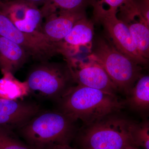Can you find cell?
<instances>
[{
  "instance_id": "6da1fadb",
  "label": "cell",
  "mask_w": 149,
  "mask_h": 149,
  "mask_svg": "<svg viewBox=\"0 0 149 149\" xmlns=\"http://www.w3.org/2000/svg\"><path fill=\"white\" fill-rule=\"evenodd\" d=\"M60 109L72 119L88 125L108 115L119 112L125 100L110 93L77 85L73 86L58 101Z\"/></svg>"
},
{
  "instance_id": "7a4b0ae2",
  "label": "cell",
  "mask_w": 149,
  "mask_h": 149,
  "mask_svg": "<svg viewBox=\"0 0 149 149\" xmlns=\"http://www.w3.org/2000/svg\"><path fill=\"white\" fill-rule=\"evenodd\" d=\"M76 121L59 110L41 111L18 130L32 149H49L69 145L76 136Z\"/></svg>"
},
{
  "instance_id": "3957f363",
  "label": "cell",
  "mask_w": 149,
  "mask_h": 149,
  "mask_svg": "<svg viewBox=\"0 0 149 149\" xmlns=\"http://www.w3.org/2000/svg\"><path fill=\"white\" fill-rule=\"evenodd\" d=\"M136 123L118 112L111 113L84 125L77 135V142L81 149H123L136 147L132 138Z\"/></svg>"
},
{
  "instance_id": "277c9868",
  "label": "cell",
  "mask_w": 149,
  "mask_h": 149,
  "mask_svg": "<svg viewBox=\"0 0 149 149\" xmlns=\"http://www.w3.org/2000/svg\"><path fill=\"white\" fill-rule=\"evenodd\" d=\"M90 55L102 67L118 91L127 96L142 75L141 65L117 50L110 41L99 39Z\"/></svg>"
},
{
  "instance_id": "5b68a950",
  "label": "cell",
  "mask_w": 149,
  "mask_h": 149,
  "mask_svg": "<svg viewBox=\"0 0 149 149\" xmlns=\"http://www.w3.org/2000/svg\"><path fill=\"white\" fill-rule=\"evenodd\" d=\"M29 72L26 80L30 93L58 101L74 83L66 63L40 62Z\"/></svg>"
},
{
  "instance_id": "8992f818",
  "label": "cell",
  "mask_w": 149,
  "mask_h": 149,
  "mask_svg": "<svg viewBox=\"0 0 149 149\" xmlns=\"http://www.w3.org/2000/svg\"><path fill=\"white\" fill-rule=\"evenodd\" d=\"M0 36L13 41L21 46L29 56L42 62L62 54L59 43L48 40L42 33H29L19 29L0 10Z\"/></svg>"
},
{
  "instance_id": "52a82bcc",
  "label": "cell",
  "mask_w": 149,
  "mask_h": 149,
  "mask_svg": "<svg viewBox=\"0 0 149 149\" xmlns=\"http://www.w3.org/2000/svg\"><path fill=\"white\" fill-rule=\"evenodd\" d=\"M93 7L95 19L104 27L114 47L137 64H147L148 60L139 53L128 27L118 17L117 13L97 4Z\"/></svg>"
},
{
  "instance_id": "ba28073f",
  "label": "cell",
  "mask_w": 149,
  "mask_h": 149,
  "mask_svg": "<svg viewBox=\"0 0 149 149\" xmlns=\"http://www.w3.org/2000/svg\"><path fill=\"white\" fill-rule=\"evenodd\" d=\"M65 59L74 83L112 93L118 91L102 67L90 55L84 58Z\"/></svg>"
},
{
  "instance_id": "9c48e42d",
  "label": "cell",
  "mask_w": 149,
  "mask_h": 149,
  "mask_svg": "<svg viewBox=\"0 0 149 149\" xmlns=\"http://www.w3.org/2000/svg\"><path fill=\"white\" fill-rule=\"evenodd\" d=\"M0 10L22 32L29 33L42 32L44 18L38 7L21 2L9 1L1 2Z\"/></svg>"
},
{
  "instance_id": "30bf717a",
  "label": "cell",
  "mask_w": 149,
  "mask_h": 149,
  "mask_svg": "<svg viewBox=\"0 0 149 149\" xmlns=\"http://www.w3.org/2000/svg\"><path fill=\"white\" fill-rule=\"evenodd\" d=\"M40 111V107L34 103L0 98V128L18 130Z\"/></svg>"
},
{
  "instance_id": "8fae6325",
  "label": "cell",
  "mask_w": 149,
  "mask_h": 149,
  "mask_svg": "<svg viewBox=\"0 0 149 149\" xmlns=\"http://www.w3.org/2000/svg\"><path fill=\"white\" fill-rule=\"evenodd\" d=\"M86 17L85 10H58L45 17L41 32L53 42H61L75 23Z\"/></svg>"
},
{
  "instance_id": "7c38bea8",
  "label": "cell",
  "mask_w": 149,
  "mask_h": 149,
  "mask_svg": "<svg viewBox=\"0 0 149 149\" xmlns=\"http://www.w3.org/2000/svg\"><path fill=\"white\" fill-rule=\"evenodd\" d=\"M119 19L128 27L139 53L148 60L149 57V23L139 12L136 3L120 8Z\"/></svg>"
},
{
  "instance_id": "4fadbf2b",
  "label": "cell",
  "mask_w": 149,
  "mask_h": 149,
  "mask_svg": "<svg viewBox=\"0 0 149 149\" xmlns=\"http://www.w3.org/2000/svg\"><path fill=\"white\" fill-rule=\"evenodd\" d=\"M94 26L93 22L83 17L75 23L68 35L59 42L62 55L65 58L74 56L83 48L92 51Z\"/></svg>"
},
{
  "instance_id": "5bb4252c",
  "label": "cell",
  "mask_w": 149,
  "mask_h": 149,
  "mask_svg": "<svg viewBox=\"0 0 149 149\" xmlns=\"http://www.w3.org/2000/svg\"><path fill=\"white\" fill-rule=\"evenodd\" d=\"M29 57L21 46L0 36V69L1 72H10L14 74L27 62Z\"/></svg>"
},
{
  "instance_id": "9a60e30c",
  "label": "cell",
  "mask_w": 149,
  "mask_h": 149,
  "mask_svg": "<svg viewBox=\"0 0 149 149\" xmlns=\"http://www.w3.org/2000/svg\"><path fill=\"white\" fill-rule=\"evenodd\" d=\"M125 100L131 109L144 112L149 108V76L142 75L132 88Z\"/></svg>"
},
{
  "instance_id": "2e32d148",
  "label": "cell",
  "mask_w": 149,
  "mask_h": 149,
  "mask_svg": "<svg viewBox=\"0 0 149 149\" xmlns=\"http://www.w3.org/2000/svg\"><path fill=\"white\" fill-rule=\"evenodd\" d=\"M0 79V98L10 100H19L30 94L29 86L26 81L22 82L11 72H2Z\"/></svg>"
},
{
  "instance_id": "e0dca14e",
  "label": "cell",
  "mask_w": 149,
  "mask_h": 149,
  "mask_svg": "<svg viewBox=\"0 0 149 149\" xmlns=\"http://www.w3.org/2000/svg\"><path fill=\"white\" fill-rule=\"evenodd\" d=\"M99 0H47L40 8L43 18L58 10H85V8L94 6Z\"/></svg>"
},
{
  "instance_id": "ac0fdd59",
  "label": "cell",
  "mask_w": 149,
  "mask_h": 149,
  "mask_svg": "<svg viewBox=\"0 0 149 149\" xmlns=\"http://www.w3.org/2000/svg\"><path fill=\"white\" fill-rule=\"evenodd\" d=\"M0 149H32L13 131L0 128Z\"/></svg>"
},
{
  "instance_id": "d6986e66",
  "label": "cell",
  "mask_w": 149,
  "mask_h": 149,
  "mask_svg": "<svg viewBox=\"0 0 149 149\" xmlns=\"http://www.w3.org/2000/svg\"><path fill=\"white\" fill-rule=\"evenodd\" d=\"M132 138L136 147L149 149V123L148 120L140 123H136L132 133Z\"/></svg>"
},
{
  "instance_id": "ffe728a7",
  "label": "cell",
  "mask_w": 149,
  "mask_h": 149,
  "mask_svg": "<svg viewBox=\"0 0 149 149\" xmlns=\"http://www.w3.org/2000/svg\"><path fill=\"white\" fill-rule=\"evenodd\" d=\"M133 1L134 0H99L97 3L100 5L106 4L109 6L108 10L117 13L118 8L130 3Z\"/></svg>"
},
{
  "instance_id": "44dd1931",
  "label": "cell",
  "mask_w": 149,
  "mask_h": 149,
  "mask_svg": "<svg viewBox=\"0 0 149 149\" xmlns=\"http://www.w3.org/2000/svg\"><path fill=\"white\" fill-rule=\"evenodd\" d=\"M9 1L21 2L30 5L36 6L38 7L39 6H43L47 0H8V1Z\"/></svg>"
},
{
  "instance_id": "7402d4cb",
  "label": "cell",
  "mask_w": 149,
  "mask_h": 149,
  "mask_svg": "<svg viewBox=\"0 0 149 149\" xmlns=\"http://www.w3.org/2000/svg\"><path fill=\"white\" fill-rule=\"evenodd\" d=\"M49 149H77L72 148L69 145H56Z\"/></svg>"
},
{
  "instance_id": "603a6c76",
  "label": "cell",
  "mask_w": 149,
  "mask_h": 149,
  "mask_svg": "<svg viewBox=\"0 0 149 149\" xmlns=\"http://www.w3.org/2000/svg\"><path fill=\"white\" fill-rule=\"evenodd\" d=\"M123 149H139L136 147H130Z\"/></svg>"
},
{
  "instance_id": "cb8c5ba5",
  "label": "cell",
  "mask_w": 149,
  "mask_h": 149,
  "mask_svg": "<svg viewBox=\"0 0 149 149\" xmlns=\"http://www.w3.org/2000/svg\"><path fill=\"white\" fill-rule=\"evenodd\" d=\"M8 0H2V2H6Z\"/></svg>"
},
{
  "instance_id": "d4e9b609",
  "label": "cell",
  "mask_w": 149,
  "mask_h": 149,
  "mask_svg": "<svg viewBox=\"0 0 149 149\" xmlns=\"http://www.w3.org/2000/svg\"><path fill=\"white\" fill-rule=\"evenodd\" d=\"M2 2V0H0V3H1Z\"/></svg>"
}]
</instances>
